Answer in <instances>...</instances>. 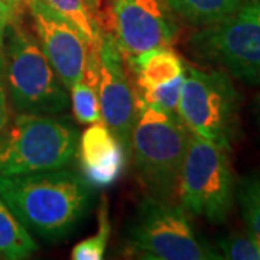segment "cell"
I'll return each mask as SVG.
<instances>
[{
	"instance_id": "obj_1",
	"label": "cell",
	"mask_w": 260,
	"mask_h": 260,
	"mask_svg": "<svg viewBox=\"0 0 260 260\" xmlns=\"http://www.w3.org/2000/svg\"><path fill=\"white\" fill-rule=\"evenodd\" d=\"M0 198L28 230L48 243L67 239L93 201L83 175L61 168L47 172L0 175Z\"/></svg>"
},
{
	"instance_id": "obj_2",
	"label": "cell",
	"mask_w": 260,
	"mask_h": 260,
	"mask_svg": "<svg viewBox=\"0 0 260 260\" xmlns=\"http://www.w3.org/2000/svg\"><path fill=\"white\" fill-rule=\"evenodd\" d=\"M191 132L178 113L165 112L135 94L130 150L143 185L155 197L172 200Z\"/></svg>"
},
{
	"instance_id": "obj_3",
	"label": "cell",
	"mask_w": 260,
	"mask_h": 260,
	"mask_svg": "<svg viewBox=\"0 0 260 260\" xmlns=\"http://www.w3.org/2000/svg\"><path fill=\"white\" fill-rule=\"evenodd\" d=\"M2 49L6 90L19 113L61 114L68 109L65 87L22 13L12 19Z\"/></svg>"
},
{
	"instance_id": "obj_4",
	"label": "cell",
	"mask_w": 260,
	"mask_h": 260,
	"mask_svg": "<svg viewBox=\"0 0 260 260\" xmlns=\"http://www.w3.org/2000/svg\"><path fill=\"white\" fill-rule=\"evenodd\" d=\"M127 253L146 260L223 259L197 233L188 211L172 200L145 197L126 232Z\"/></svg>"
},
{
	"instance_id": "obj_5",
	"label": "cell",
	"mask_w": 260,
	"mask_h": 260,
	"mask_svg": "<svg viewBox=\"0 0 260 260\" xmlns=\"http://www.w3.org/2000/svg\"><path fill=\"white\" fill-rule=\"evenodd\" d=\"M80 132L54 114L19 113L0 135V175H22L67 168L77 156Z\"/></svg>"
},
{
	"instance_id": "obj_6",
	"label": "cell",
	"mask_w": 260,
	"mask_h": 260,
	"mask_svg": "<svg viewBox=\"0 0 260 260\" xmlns=\"http://www.w3.org/2000/svg\"><path fill=\"white\" fill-rule=\"evenodd\" d=\"M240 95L229 74L185 65L178 116L192 135L232 152L239 138Z\"/></svg>"
},
{
	"instance_id": "obj_7",
	"label": "cell",
	"mask_w": 260,
	"mask_h": 260,
	"mask_svg": "<svg viewBox=\"0 0 260 260\" xmlns=\"http://www.w3.org/2000/svg\"><path fill=\"white\" fill-rule=\"evenodd\" d=\"M229 153L191 133L181 168L178 195L182 207L213 224L225 223L236 201V177Z\"/></svg>"
},
{
	"instance_id": "obj_8",
	"label": "cell",
	"mask_w": 260,
	"mask_h": 260,
	"mask_svg": "<svg viewBox=\"0 0 260 260\" xmlns=\"http://www.w3.org/2000/svg\"><path fill=\"white\" fill-rule=\"evenodd\" d=\"M189 47L234 78L260 85V0H243L229 18L195 32Z\"/></svg>"
},
{
	"instance_id": "obj_9",
	"label": "cell",
	"mask_w": 260,
	"mask_h": 260,
	"mask_svg": "<svg viewBox=\"0 0 260 260\" xmlns=\"http://www.w3.org/2000/svg\"><path fill=\"white\" fill-rule=\"evenodd\" d=\"M116 41L124 58L171 47L178 35L172 9L165 0H112Z\"/></svg>"
},
{
	"instance_id": "obj_10",
	"label": "cell",
	"mask_w": 260,
	"mask_h": 260,
	"mask_svg": "<svg viewBox=\"0 0 260 260\" xmlns=\"http://www.w3.org/2000/svg\"><path fill=\"white\" fill-rule=\"evenodd\" d=\"M32 28L56 75L67 90L83 80L88 44L80 29L44 0H29Z\"/></svg>"
},
{
	"instance_id": "obj_11",
	"label": "cell",
	"mask_w": 260,
	"mask_h": 260,
	"mask_svg": "<svg viewBox=\"0 0 260 260\" xmlns=\"http://www.w3.org/2000/svg\"><path fill=\"white\" fill-rule=\"evenodd\" d=\"M99 58L100 73L97 93L102 120L123 148L129 150L135 121V91L130 87L120 48L110 32H102Z\"/></svg>"
},
{
	"instance_id": "obj_12",
	"label": "cell",
	"mask_w": 260,
	"mask_h": 260,
	"mask_svg": "<svg viewBox=\"0 0 260 260\" xmlns=\"http://www.w3.org/2000/svg\"><path fill=\"white\" fill-rule=\"evenodd\" d=\"M123 59L135 74V94L165 112L177 113L185 64L174 49L153 48Z\"/></svg>"
},
{
	"instance_id": "obj_13",
	"label": "cell",
	"mask_w": 260,
	"mask_h": 260,
	"mask_svg": "<svg viewBox=\"0 0 260 260\" xmlns=\"http://www.w3.org/2000/svg\"><path fill=\"white\" fill-rule=\"evenodd\" d=\"M83 178L93 188L113 185L123 174L126 149L103 120L90 124L78 142Z\"/></svg>"
},
{
	"instance_id": "obj_14",
	"label": "cell",
	"mask_w": 260,
	"mask_h": 260,
	"mask_svg": "<svg viewBox=\"0 0 260 260\" xmlns=\"http://www.w3.org/2000/svg\"><path fill=\"white\" fill-rule=\"evenodd\" d=\"M38 250L35 239L0 198V257L20 260Z\"/></svg>"
},
{
	"instance_id": "obj_15",
	"label": "cell",
	"mask_w": 260,
	"mask_h": 260,
	"mask_svg": "<svg viewBox=\"0 0 260 260\" xmlns=\"http://www.w3.org/2000/svg\"><path fill=\"white\" fill-rule=\"evenodd\" d=\"M49 8L74 23L87 44L97 47L102 38V22L99 16V0H44Z\"/></svg>"
},
{
	"instance_id": "obj_16",
	"label": "cell",
	"mask_w": 260,
	"mask_h": 260,
	"mask_svg": "<svg viewBox=\"0 0 260 260\" xmlns=\"http://www.w3.org/2000/svg\"><path fill=\"white\" fill-rule=\"evenodd\" d=\"M178 16L194 26H208L229 18L243 0H165Z\"/></svg>"
},
{
	"instance_id": "obj_17",
	"label": "cell",
	"mask_w": 260,
	"mask_h": 260,
	"mask_svg": "<svg viewBox=\"0 0 260 260\" xmlns=\"http://www.w3.org/2000/svg\"><path fill=\"white\" fill-rule=\"evenodd\" d=\"M234 200L239 204L246 230L260 243V168L236 181Z\"/></svg>"
},
{
	"instance_id": "obj_18",
	"label": "cell",
	"mask_w": 260,
	"mask_h": 260,
	"mask_svg": "<svg viewBox=\"0 0 260 260\" xmlns=\"http://www.w3.org/2000/svg\"><path fill=\"white\" fill-rule=\"evenodd\" d=\"M110 232H112V225L109 218V205H107V200L103 198L99 207L97 233L78 243L71 251V257L74 260H102L106 253Z\"/></svg>"
},
{
	"instance_id": "obj_19",
	"label": "cell",
	"mask_w": 260,
	"mask_h": 260,
	"mask_svg": "<svg viewBox=\"0 0 260 260\" xmlns=\"http://www.w3.org/2000/svg\"><path fill=\"white\" fill-rule=\"evenodd\" d=\"M73 99V110L77 120L83 124H93L102 120L97 87L81 80L70 90Z\"/></svg>"
},
{
	"instance_id": "obj_20",
	"label": "cell",
	"mask_w": 260,
	"mask_h": 260,
	"mask_svg": "<svg viewBox=\"0 0 260 260\" xmlns=\"http://www.w3.org/2000/svg\"><path fill=\"white\" fill-rule=\"evenodd\" d=\"M223 259L260 260V243L250 234H230L218 240Z\"/></svg>"
},
{
	"instance_id": "obj_21",
	"label": "cell",
	"mask_w": 260,
	"mask_h": 260,
	"mask_svg": "<svg viewBox=\"0 0 260 260\" xmlns=\"http://www.w3.org/2000/svg\"><path fill=\"white\" fill-rule=\"evenodd\" d=\"M9 124V104H8V90L5 81V70H3V56L0 52V135Z\"/></svg>"
},
{
	"instance_id": "obj_22",
	"label": "cell",
	"mask_w": 260,
	"mask_h": 260,
	"mask_svg": "<svg viewBox=\"0 0 260 260\" xmlns=\"http://www.w3.org/2000/svg\"><path fill=\"white\" fill-rule=\"evenodd\" d=\"M19 13H22V12H19L13 6H10L8 2L0 0V51L3 48V42H5V35H6L8 26L12 22V19L15 18L16 15H19Z\"/></svg>"
},
{
	"instance_id": "obj_23",
	"label": "cell",
	"mask_w": 260,
	"mask_h": 260,
	"mask_svg": "<svg viewBox=\"0 0 260 260\" xmlns=\"http://www.w3.org/2000/svg\"><path fill=\"white\" fill-rule=\"evenodd\" d=\"M5 2H8L10 6H13L19 12H23L25 6L28 5V0H5Z\"/></svg>"
},
{
	"instance_id": "obj_24",
	"label": "cell",
	"mask_w": 260,
	"mask_h": 260,
	"mask_svg": "<svg viewBox=\"0 0 260 260\" xmlns=\"http://www.w3.org/2000/svg\"><path fill=\"white\" fill-rule=\"evenodd\" d=\"M254 119H256V126L260 130V94L257 95L256 103H254Z\"/></svg>"
},
{
	"instance_id": "obj_25",
	"label": "cell",
	"mask_w": 260,
	"mask_h": 260,
	"mask_svg": "<svg viewBox=\"0 0 260 260\" xmlns=\"http://www.w3.org/2000/svg\"><path fill=\"white\" fill-rule=\"evenodd\" d=\"M28 2H29V0H28Z\"/></svg>"
}]
</instances>
